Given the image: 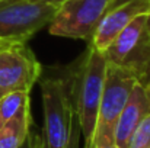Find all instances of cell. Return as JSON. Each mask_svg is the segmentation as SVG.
<instances>
[{
	"instance_id": "1",
	"label": "cell",
	"mask_w": 150,
	"mask_h": 148,
	"mask_svg": "<svg viewBox=\"0 0 150 148\" xmlns=\"http://www.w3.org/2000/svg\"><path fill=\"white\" fill-rule=\"evenodd\" d=\"M106 64L103 52L88 44L86 51L76 61L67 79L64 77L79 129L83 137V148H91L95 138Z\"/></svg>"
},
{
	"instance_id": "2",
	"label": "cell",
	"mask_w": 150,
	"mask_h": 148,
	"mask_svg": "<svg viewBox=\"0 0 150 148\" xmlns=\"http://www.w3.org/2000/svg\"><path fill=\"white\" fill-rule=\"evenodd\" d=\"M41 99L44 109L41 148H74L77 119L66 79L48 77L41 80Z\"/></svg>"
},
{
	"instance_id": "3",
	"label": "cell",
	"mask_w": 150,
	"mask_h": 148,
	"mask_svg": "<svg viewBox=\"0 0 150 148\" xmlns=\"http://www.w3.org/2000/svg\"><path fill=\"white\" fill-rule=\"evenodd\" d=\"M58 7L35 0H0V38L26 44L52 22Z\"/></svg>"
},
{
	"instance_id": "4",
	"label": "cell",
	"mask_w": 150,
	"mask_h": 148,
	"mask_svg": "<svg viewBox=\"0 0 150 148\" xmlns=\"http://www.w3.org/2000/svg\"><path fill=\"white\" fill-rule=\"evenodd\" d=\"M115 0H66L60 4L48 31L54 36L91 41L100 19Z\"/></svg>"
},
{
	"instance_id": "5",
	"label": "cell",
	"mask_w": 150,
	"mask_h": 148,
	"mask_svg": "<svg viewBox=\"0 0 150 148\" xmlns=\"http://www.w3.org/2000/svg\"><path fill=\"white\" fill-rule=\"evenodd\" d=\"M149 15L137 16L103 52L108 62L134 73L137 80L150 62V38L147 32Z\"/></svg>"
},
{
	"instance_id": "6",
	"label": "cell",
	"mask_w": 150,
	"mask_h": 148,
	"mask_svg": "<svg viewBox=\"0 0 150 148\" xmlns=\"http://www.w3.org/2000/svg\"><path fill=\"white\" fill-rule=\"evenodd\" d=\"M41 71V62L26 44L0 51V97L15 92L31 93Z\"/></svg>"
},
{
	"instance_id": "7",
	"label": "cell",
	"mask_w": 150,
	"mask_h": 148,
	"mask_svg": "<svg viewBox=\"0 0 150 148\" xmlns=\"http://www.w3.org/2000/svg\"><path fill=\"white\" fill-rule=\"evenodd\" d=\"M137 81L139 80L134 73L111 62L106 64L95 135L96 134L114 135L117 119L121 110L124 109L127 100L131 95V90L134 89Z\"/></svg>"
},
{
	"instance_id": "8",
	"label": "cell",
	"mask_w": 150,
	"mask_h": 148,
	"mask_svg": "<svg viewBox=\"0 0 150 148\" xmlns=\"http://www.w3.org/2000/svg\"><path fill=\"white\" fill-rule=\"evenodd\" d=\"M150 13V0H115L100 19L91 41V47L105 52L111 42L140 15Z\"/></svg>"
},
{
	"instance_id": "9",
	"label": "cell",
	"mask_w": 150,
	"mask_h": 148,
	"mask_svg": "<svg viewBox=\"0 0 150 148\" xmlns=\"http://www.w3.org/2000/svg\"><path fill=\"white\" fill-rule=\"evenodd\" d=\"M147 113H150V93L137 81L114 128V140L118 147L127 148L133 131Z\"/></svg>"
},
{
	"instance_id": "10",
	"label": "cell",
	"mask_w": 150,
	"mask_h": 148,
	"mask_svg": "<svg viewBox=\"0 0 150 148\" xmlns=\"http://www.w3.org/2000/svg\"><path fill=\"white\" fill-rule=\"evenodd\" d=\"M31 103L0 128V148H21L31 132Z\"/></svg>"
},
{
	"instance_id": "11",
	"label": "cell",
	"mask_w": 150,
	"mask_h": 148,
	"mask_svg": "<svg viewBox=\"0 0 150 148\" xmlns=\"http://www.w3.org/2000/svg\"><path fill=\"white\" fill-rule=\"evenodd\" d=\"M29 103V93L23 92H15L0 97V128L12 118H15Z\"/></svg>"
},
{
	"instance_id": "12",
	"label": "cell",
	"mask_w": 150,
	"mask_h": 148,
	"mask_svg": "<svg viewBox=\"0 0 150 148\" xmlns=\"http://www.w3.org/2000/svg\"><path fill=\"white\" fill-rule=\"evenodd\" d=\"M127 148H150V113H147L133 131Z\"/></svg>"
},
{
	"instance_id": "13",
	"label": "cell",
	"mask_w": 150,
	"mask_h": 148,
	"mask_svg": "<svg viewBox=\"0 0 150 148\" xmlns=\"http://www.w3.org/2000/svg\"><path fill=\"white\" fill-rule=\"evenodd\" d=\"M91 148H120L115 144L114 135L111 134H96Z\"/></svg>"
},
{
	"instance_id": "14",
	"label": "cell",
	"mask_w": 150,
	"mask_h": 148,
	"mask_svg": "<svg viewBox=\"0 0 150 148\" xmlns=\"http://www.w3.org/2000/svg\"><path fill=\"white\" fill-rule=\"evenodd\" d=\"M139 83L150 93V62H149V65L146 67V70L142 73V76L139 77Z\"/></svg>"
},
{
	"instance_id": "15",
	"label": "cell",
	"mask_w": 150,
	"mask_h": 148,
	"mask_svg": "<svg viewBox=\"0 0 150 148\" xmlns=\"http://www.w3.org/2000/svg\"><path fill=\"white\" fill-rule=\"evenodd\" d=\"M29 148H41V135L38 132H29Z\"/></svg>"
},
{
	"instance_id": "16",
	"label": "cell",
	"mask_w": 150,
	"mask_h": 148,
	"mask_svg": "<svg viewBox=\"0 0 150 148\" xmlns=\"http://www.w3.org/2000/svg\"><path fill=\"white\" fill-rule=\"evenodd\" d=\"M16 44H21V42H13V41L0 38V51H3V49H6V48H10V47H13V45H16Z\"/></svg>"
},
{
	"instance_id": "17",
	"label": "cell",
	"mask_w": 150,
	"mask_h": 148,
	"mask_svg": "<svg viewBox=\"0 0 150 148\" xmlns=\"http://www.w3.org/2000/svg\"><path fill=\"white\" fill-rule=\"evenodd\" d=\"M35 1H45V3H52V4H61V3H64L66 0H35Z\"/></svg>"
},
{
	"instance_id": "18",
	"label": "cell",
	"mask_w": 150,
	"mask_h": 148,
	"mask_svg": "<svg viewBox=\"0 0 150 148\" xmlns=\"http://www.w3.org/2000/svg\"><path fill=\"white\" fill-rule=\"evenodd\" d=\"M147 32H149V38H150V15L147 18Z\"/></svg>"
},
{
	"instance_id": "19",
	"label": "cell",
	"mask_w": 150,
	"mask_h": 148,
	"mask_svg": "<svg viewBox=\"0 0 150 148\" xmlns=\"http://www.w3.org/2000/svg\"><path fill=\"white\" fill-rule=\"evenodd\" d=\"M21 148H29V141L26 140V142H25V144H23V145H22Z\"/></svg>"
}]
</instances>
